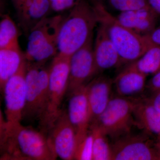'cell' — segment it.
Returning a JSON list of instances; mask_svg holds the SVG:
<instances>
[{"mask_svg":"<svg viewBox=\"0 0 160 160\" xmlns=\"http://www.w3.org/2000/svg\"><path fill=\"white\" fill-rule=\"evenodd\" d=\"M1 160H53L56 154L42 130L1 120Z\"/></svg>","mask_w":160,"mask_h":160,"instance_id":"cell-1","label":"cell"},{"mask_svg":"<svg viewBox=\"0 0 160 160\" xmlns=\"http://www.w3.org/2000/svg\"><path fill=\"white\" fill-rule=\"evenodd\" d=\"M98 25L97 15L92 5L80 0L63 18L58 40V53L71 56L92 39Z\"/></svg>","mask_w":160,"mask_h":160,"instance_id":"cell-2","label":"cell"},{"mask_svg":"<svg viewBox=\"0 0 160 160\" xmlns=\"http://www.w3.org/2000/svg\"><path fill=\"white\" fill-rule=\"evenodd\" d=\"M98 23L106 29L119 56L121 65L133 62L151 47L146 37L124 27L98 0H92Z\"/></svg>","mask_w":160,"mask_h":160,"instance_id":"cell-3","label":"cell"},{"mask_svg":"<svg viewBox=\"0 0 160 160\" xmlns=\"http://www.w3.org/2000/svg\"><path fill=\"white\" fill-rule=\"evenodd\" d=\"M70 56L57 53L49 68V82L46 110L39 123L40 130L46 133L62 109L67 93Z\"/></svg>","mask_w":160,"mask_h":160,"instance_id":"cell-4","label":"cell"},{"mask_svg":"<svg viewBox=\"0 0 160 160\" xmlns=\"http://www.w3.org/2000/svg\"><path fill=\"white\" fill-rule=\"evenodd\" d=\"M62 16L46 17L29 32L25 54L27 62L45 64L57 54L58 40Z\"/></svg>","mask_w":160,"mask_h":160,"instance_id":"cell-5","label":"cell"},{"mask_svg":"<svg viewBox=\"0 0 160 160\" xmlns=\"http://www.w3.org/2000/svg\"><path fill=\"white\" fill-rule=\"evenodd\" d=\"M45 64L26 61V105L22 120H42L46 110L49 82V68Z\"/></svg>","mask_w":160,"mask_h":160,"instance_id":"cell-6","label":"cell"},{"mask_svg":"<svg viewBox=\"0 0 160 160\" xmlns=\"http://www.w3.org/2000/svg\"><path fill=\"white\" fill-rule=\"evenodd\" d=\"M132 107V98L117 95L112 98L96 122L91 125L98 126L107 136L116 139L129 133L135 124Z\"/></svg>","mask_w":160,"mask_h":160,"instance_id":"cell-7","label":"cell"},{"mask_svg":"<svg viewBox=\"0 0 160 160\" xmlns=\"http://www.w3.org/2000/svg\"><path fill=\"white\" fill-rule=\"evenodd\" d=\"M147 137L129 132L113 140L112 160H160L157 145L154 146Z\"/></svg>","mask_w":160,"mask_h":160,"instance_id":"cell-8","label":"cell"},{"mask_svg":"<svg viewBox=\"0 0 160 160\" xmlns=\"http://www.w3.org/2000/svg\"><path fill=\"white\" fill-rule=\"evenodd\" d=\"M92 39L74 52L70 58L66 95L86 86L98 73L93 55Z\"/></svg>","mask_w":160,"mask_h":160,"instance_id":"cell-9","label":"cell"},{"mask_svg":"<svg viewBox=\"0 0 160 160\" xmlns=\"http://www.w3.org/2000/svg\"><path fill=\"white\" fill-rule=\"evenodd\" d=\"M46 134L57 156L64 160H74L77 138L66 111L62 110Z\"/></svg>","mask_w":160,"mask_h":160,"instance_id":"cell-10","label":"cell"},{"mask_svg":"<svg viewBox=\"0 0 160 160\" xmlns=\"http://www.w3.org/2000/svg\"><path fill=\"white\" fill-rule=\"evenodd\" d=\"M26 64L7 81L2 90L5 101L6 122H21L26 105Z\"/></svg>","mask_w":160,"mask_h":160,"instance_id":"cell-11","label":"cell"},{"mask_svg":"<svg viewBox=\"0 0 160 160\" xmlns=\"http://www.w3.org/2000/svg\"><path fill=\"white\" fill-rule=\"evenodd\" d=\"M68 97L69 102L66 113L76 132L78 143L88 133L90 127L86 85L75 90Z\"/></svg>","mask_w":160,"mask_h":160,"instance_id":"cell-12","label":"cell"},{"mask_svg":"<svg viewBox=\"0 0 160 160\" xmlns=\"http://www.w3.org/2000/svg\"><path fill=\"white\" fill-rule=\"evenodd\" d=\"M113 81L106 76L93 78L86 85L90 126L96 122L112 98Z\"/></svg>","mask_w":160,"mask_h":160,"instance_id":"cell-13","label":"cell"},{"mask_svg":"<svg viewBox=\"0 0 160 160\" xmlns=\"http://www.w3.org/2000/svg\"><path fill=\"white\" fill-rule=\"evenodd\" d=\"M117 20L124 27L141 36H147L158 26L159 17L147 6L119 12Z\"/></svg>","mask_w":160,"mask_h":160,"instance_id":"cell-14","label":"cell"},{"mask_svg":"<svg viewBox=\"0 0 160 160\" xmlns=\"http://www.w3.org/2000/svg\"><path fill=\"white\" fill-rule=\"evenodd\" d=\"M93 55L98 71H105L121 65L117 51L104 26L98 23Z\"/></svg>","mask_w":160,"mask_h":160,"instance_id":"cell-15","label":"cell"},{"mask_svg":"<svg viewBox=\"0 0 160 160\" xmlns=\"http://www.w3.org/2000/svg\"><path fill=\"white\" fill-rule=\"evenodd\" d=\"M132 113L135 124L147 135L160 137V112L148 98H132Z\"/></svg>","mask_w":160,"mask_h":160,"instance_id":"cell-16","label":"cell"},{"mask_svg":"<svg viewBox=\"0 0 160 160\" xmlns=\"http://www.w3.org/2000/svg\"><path fill=\"white\" fill-rule=\"evenodd\" d=\"M147 76L126 66L113 81L117 96L132 98L142 93L146 86Z\"/></svg>","mask_w":160,"mask_h":160,"instance_id":"cell-17","label":"cell"},{"mask_svg":"<svg viewBox=\"0 0 160 160\" xmlns=\"http://www.w3.org/2000/svg\"><path fill=\"white\" fill-rule=\"evenodd\" d=\"M52 9L49 0H30L17 12L18 17L24 30L30 32Z\"/></svg>","mask_w":160,"mask_h":160,"instance_id":"cell-18","label":"cell"},{"mask_svg":"<svg viewBox=\"0 0 160 160\" xmlns=\"http://www.w3.org/2000/svg\"><path fill=\"white\" fill-rule=\"evenodd\" d=\"M26 62L20 49H0V86L2 91L7 81Z\"/></svg>","mask_w":160,"mask_h":160,"instance_id":"cell-19","label":"cell"},{"mask_svg":"<svg viewBox=\"0 0 160 160\" xmlns=\"http://www.w3.org/2000/svg\"><path fill=\"white\" fill-rule=\"evenodd\" d=\"M127 65L147 76L153 75L160 70V46H151L138 59Z\"/></svg>","mask_w":160,"mask_h":160,"instance_id":"cell-20","label":"cell"},{"mask_svg":"<svg viewBox=\"0 0 160 160\" xmlns=\"http://www.w3.org/2000/svg\"><path fill=\"white\" fill-rule=\"evenodd\" d=\"M20 49L16 25L8 15L0 22V49Z\"/></svg>","mask_w":160,"mask_h":160,"instance_id":"cell-21","label":"cell"},{"mask_svg":"<svg viewBox=\"0 0 160 160\" xmlns=\"http://www.w3.org/2000/svg\"><path fill=\"white\" fill-rule=\"evenodd\" d=\"M93 136L92 160H112L111 145L108 136L96 125L89 127Z\"/></svg>","mask_w":160,"mask_h":160,"instance_id":"cell-22","label":"cell"},{"mask_svg":"<svg viewBox=\"0 0 160 160\" xmlns=\"http://www.w3.org/2000/svg\"><path fill=\"white\" fill-rule=\"evenodd\" d=\"M90 130V129H89ZM93 136L91 130L77 144L74 160H92Z\"/></svg>","mask_w":160,"mask_h":160,"instance_id":"cell-23","label":"cell"},{"mask_svg":"<svg viewBox=\"0 0 160 160\" xmlns=\"http://www.w3.org/2000/svg\"><path fill=\"white\" fill-rule=\"evenodd\" d=\"M103 5H106L112 9L121 12L138 9L148 6L147 0H98Z\"/></svg>","mask_w":160,"mask_h":160,"instance_id":"cell-24","label":"cell"},{"mask_svg":"<svg viewBox=\"0 0 160 160\" xmlns=\"http://www.w3.org/2000/svg\"><path fill=\"white\" fill-rule=\"evenodd\" d=\"M52 9L61 12L71 9L80 0H49Z\"/></svg>","mask_w":160,"mask_h":160,"instance_id":"cell-25","label":"cell"},{"mask_svg":"<svg viewBox=\"0 0 160 160\" xmlns=\"http://www.w3.org/2000/svg\"><path fill=\"white\" fill-rule=\"evenodd\" d=\"M146 88L151 93L160 91V70L152 75L151 78L146 83Z\"/></svg>","mask_w":160,"mask_h":160,"instance_id":"cell-26","label":"cell"},{"mask_svg":"<svg viewBox=\"0 0 160 160\" xmlns=\"http://www.w3.org/2000/svg\"><path fill=\"white\" fill-rule=\"evenodd\" d=\"M145 37L150 46H160V25L157 26L150 34Z\"/></svg>","mask_w":160,"mask_h":160,"instance_id":"cell-27","label":"cell"},{"mask_svg":"<svg viewBox=\"0 0 160 160\" xmlns=\"http://www.w3.org/2000/svg\"><path fill=\"white\" fill-rule=\"evenodd\" d=\"M148 98L155 108L160 112V91L152 93Z\"/></svg>","mask_w":160,"mask_h":160,"instance_id":"cell-28","label":"cell"},{"mask_svg":"<svg viewBox=\"0 0 160 160\" xmlns=\"http://www.w3.org/2000/svg\"><path fill=\"white\" fill-rule=\"evenodd\" d=\"M147 5L160 17V0H147Z\"/></svg>","mask_w":160,"mask_h":160,"instance_id":"cell-29","label":"cell"},{"mask_svg":"<svg viewBox=\"0 0 160 160\" xmlns=\"http://www.w3.org/2000/svg\"><path fill=\"white\" fill-rule=\"evenodd\" d=\"M30 0H12L17 11H19L27 2Z\"/></svg>","mask_w":160,"mask_h":160,"instance_id":"cell-30","label":"cell"},{"mask_svg":"<svg viewBox=\"0 0 160 160\" xmlns=\"http://www.w3.org/2000/svg\"><path fill=\"white\" fill-rule=\"evenodd\" d=\"M159 139V142L158 143L157 145L158 149L159 152L160 157V138Z\"/></svg>","mask_w":160,"mask_h":160,"instance_id":"cell-31","label":"cell"},{"mask_svg":"<svg viewBox=\"0 0 160 160\" xmlns=\"http://www.w3.org/2000/svg\"><path fill=\"white\" fill-rule=\"evenodd\" d=\"M159 138H160V137H159Z\"/></svg>","mask_w":160,"mask_h":160,"instance_id":"cell-32","label":"cell"}]
</instances>
